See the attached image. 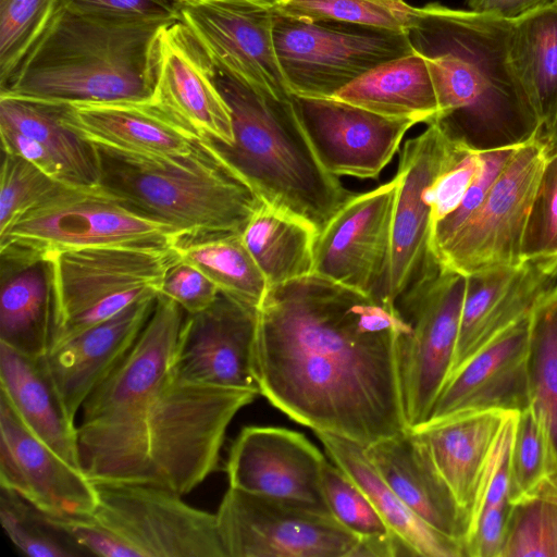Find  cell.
<instances>
[{
	"label": "cell",
	"instance_id": "6da1fadb",
	"mask_svg": "<svg viewBox=\"0 0 557 557\" xmlns=\"http://www.w3.org/2000/svg\"><path fill=\"white\" fill-rule=\"evenodd\" d=\"M396 307L315 273L269 287L257 310L259 393L293 421L367 447L408 429Z\"/></svg>",
	"mask_w": 557,
	"mask_h": 557
},
{
	"label": "cell",
	"instance_id": "7a4b0ae2",
	"mask_svg": "<svg viewBox=\"0 0 557 557\" xmlns=\"http://www.w3.org/2000/svg\"><path fill=\"white\" fill-rule=\"evenodd\" d=\"M185 317L159 295L129 352L84 401L78 455L92 482L154 485L183 496L218 469L228 425L259 393L177 374Z\"/></svg>",
	"mask_w": 557,
	"mask_h": 557
},
{
	"label": "cell",
	"instance_id": "3957f363",
	"mask_svg": "<svg viewBox=\"0 0 557 557\" xmlns=\"http://www.w3.org/2000/svg\"><path fill=\"white\" fill-rule=\"evenodd\" d=\"M512 25L513 18L432 2L417 8L407 30L434 85L433 123L468 150L517 148L543 134L511 60Z\"/></svg>",
	"mask_w": 557,
	"mask_h": 557
},
{
	"label": "cell",
	"instance_id": "277c9868",
	"mask_svg": "<svg viewBox=\"0 0 557 557\" xmlns=\"http://www.w3.org/2000/svg\"><path fill=\"white\" fill-rule=\"evenodd\" d=\"M169 20H121L57 7L0 95L54 104L152 102Z\"/></svg>",
	"mask_w": 557,
	"mask_h": 557
},
{
	"label": "cell",
	"instance_id": "5b68a950",
	"mask_svg": "<svg viewBox=\"0 0 557 557\" xmlns=\"http://www.w3.org/2000/svg\"><path fill=\"white\" fill-rule=\"evenodd\" d=\"M234 141L201 137L203 145L243 177L264 203L298 218L317 234L352 196L320 163L288 98L251 86L216 69Z\"/></svg>",
	"mask_w": 557,
	"mask_h": 557
},
{
	"label": "cell",
	"instance_id": "8992f818",
	"mask_svg": "<svg viewBox=\"0 0 557 557\" xmlns=\"http://www.w3.org/2000/svg\"><path fill=\"white\" fill-rule=\"evenodd\" d=\"M95 146L100 168L99 189L171 225L181 238L242 235L264 203L203 143L199 152L177 158L146 157Z\"/></svg>",
	"mask_w": 557,
	"mask_h": 557
},
{
	"label": "cell",
	"instance_id": "52a82bcc",
	"mask_svg": "<svg viewBox=\"0 0 557 557\" xmlns=\"http://www.w3.org/2000/svg\"><path fill=\"white\" fill-rule=\"evenodd\" d=\"M97 506L81 518L47 520L87 555L102 557H226L215 513L186 504L170 490L94 482Z\"/></svg>",
	"mask_w": 557,
	"mask_h": 557
},
{
	"label": "cell",
	"instance_id": "ba28073f",
	"mask_svg": "<svg viewBox=\"0 0 557 557\" xmlns=\"http://www.w3.org/2000/svg\"><path fill=\"white\" fill-rule=\"evenodd\" d=\"M44 259L54 295L50 349L140 299L159 296L178 256L175 248L92 247L50 252Z\"/></svg>",
	"mask_w": 557,
	"mask_h": 557
},
{
	"label": "cell",
	"instance_id": "9c48e42d",
	"mask_svg": "<svg viewBox=\"0 0 557 557\" xmlns=\"http://www.w3.org/2000/svg\"><path fill=\"white\" fill-rule=\"evenodd\" d=\"M467 276L432 255L396 300L409 325L399 343V376L407 425L430 416L454 362Z\"/></svg>",
	"mask_w": 557,
	"mask_h": 557
},
{
	"label": "cell",
	"instance_id": "30bf717a",
	"mask_svg": "<svg viewBox=\"0 0 557 557\" xmlns=\"http://www.w3.org/2000/svg\"><path fill=\"white\" fill-rule=\"evenodd\" d=\"M180 238L171 225L100 189L62 185L0 233V250L44 258L50 252L92 247L173 249Z\"/></svg>",
	"mask_w": 557,
	"mask_h": 557
},
{
	"label": "cell",
	"instance_id": "8fae6325",
	"mask_svg": "<svg viewBox=\"0 0 557 557\" xmlns=\"http://www.w3.org/2000/svg\"><path fill=\"white\" fill-rule=\"evenodd\" d=\"M273 40L290 94L305 97H333L373 67L413 52L407 32L276 11Z\"/></svg>",
	"mask_w": 557,
	"mask_h": 557
},
{
	"label": "cell",
	"instance_id": "7c38bea8",
	"mask_svg": "<svg viewBox=\"0 0 557 557\" xmlns=\"http://www.w3.org/2000/svg\"><path fill=\"white\" fill-rule=\"evenodd\" d=\"M215 522L226 557H356L359 545L327 511L230 486Z\"/></svg>",
	"mask_w": 557,
	"mask_h": 557
},
{
	"label": "cell",
	"instance_id": "4fadbf2b",
	"mask_svg": "<svg viewBox=\"0 0 557 557\" xmlns=\"http://www.w3.org/2000/svg\"><path fill=\"white\" fill-rule=\"evenodd\" d=\"M548 152L542 136L518 147L475 213L434 257L466 276L519 265L527 221Z\"/></svg>",
	"mask_w": 557,
	"mask_h": 557
},
{
	"label": "cell",
	"instance_id": "5bb4252c",
	"mask_svg": "<svg viewBox=\"0 0 557 557\" xmlns=\"http://www.w3.org/2000/svg\"><path fill=\"white\" fill-rule=\"evenodd\" d=\"M180 20L214 66L276 96H292L273 40V0H200L178 4Z\"/></svg>",
	"mask_w": 557,
	"mask_h": 557
},
{
	"label": "cell",
	"instance_id": "9a60e30c",
	"mask_svg": "<svg viewBox=\"0 0 557 557\" xmlns=\"http://www.w3.org/2000/svg\"><path fill=\"white\" fill-rule=\"evenodd\" d=\"M461 148L437 124L430 123L418 136L406 140L399 151L391 260L379 295L386 305L396 307L397 298L432 256L426 191Z\"/></svg>",
	"mask_w": 557,
	"mask_h": 557
},
{
	"label": "cell",
	"instance_id": "2e32d148",
	"mask_svg": "<svg viewBox=\"0 0 557 557\" xmlns=\"http://www.w3.org/2000/svg\"><path fill=\"white\" fill-rule=\"evenodd\" d=\"M397 181L352 195L317 234L313 273L379 298L391 260Z\"/></svg>",
	"mask_w": 557,
	"mask_h": 557
},
{
	"label": "cell",
	"instance_id": "e0dca14e",
	"mask_svg": "<svg viewBox=\"0 0 557 557\" xmlns=\"http://www.w3.org/2000/svg\"><path fill=\"white\" fill-rule=\"evenodd\" d=\"M292 102L320 163L337 177L377 178L398 152L406 133L418 124L334 97L292 94Z\"/></svg>",
	"mask_w": 557,
	"mask_h": 557
},
{
	"label": "cell",
	"instance_id": "ac0fdd59",
	"mask_svg": "<svg viewBox=\"0 0 557 557\" xmlns=\"http://www.w3.org/2000/svg\"><path fill=\"white\" fill-rule=\"evenodd\" d=\"M0 487L53 518H81L97 506L95 483L22 422L0 393Z\"/></svg>",
	"mask_w": 557,
	"mask_h": 557
},
{
	"label": "cell",
	"instance_id": "d6986e66",
	"mask_svg": "<svg viewBox=\"0 0 557 557\" xmlns=\"http://www.w3.org/2000/svg\"><path fill=\"white\" fill-rule=\"evenodd\" d=\"M326 459L304 434L277 426H246L232 443L228 486L329 511L321 488Z\"/></svg>",
	"mask_w": 557,
	"mask_h": 557
},
{
	"label": "cell",
	"instance_id": "ffe728a7",
	"mask_svg": "<svg viewBox=\"0 0 557 557\" xmlns=\"http://www.w3.org/2000/svg\"><path fill=\"white\" fill-rule=\"evenodd\" d=\"M256 325L257 310L220 292L205 310L186 313L174 354L177 374L194 384L259 393L252 369Z\"/></svg>",
	"mask_w": 557,
	"mask_h": 557
},
{
	"label": "cell",
	"instance_id": "44dd1931",
	"mask_svg": "<svg viewBox=\"0 0 557 557\" xmlns=\"http://www.w3.org/2000/svg\"><path fill=\"white\" fill-rule=\"evenodd\" d=\"M215 75L213 62L181 20L161 30L152 102L201 137L231 145V111Z\"/></svg>",
	"mask_w": 557,
	"mask_h": 557
},
{
	"label": "cell",
	"instance_id": "7402d4cb",
	"mask_svg": "<svg viewBox=\"0 0 557 557\" xmlns=\"http://www.w3.org/2000/svg\"><path fill=\"white\" fill-rule=\"evenodd\" d=\"M64 108L65 104L0 95L3 151L26 159L63 185L97 190V148L65 124Z\"/></svg>",
	"mask_w": 557,
	"mask_h": 557
},
{
	"label": "cell",
	"instance_id": "603a6c76",
	"mask_svg": "<svg viewBox=\"0 0 557 557\" xmlns=\"http://www.w3.org/2000/svg\"><path fill=\"white\" fill-rule=\"evenodd\" d=\"M557 286V257L522 261L467 276L450 374L494 338L529 317ZM449 374V375H450Z\"/></svg>",
	"mask_w": 557,
	"mask_h": 557
},
{
	"label": "cell",
	"instance_id": "cb8c5ba5",
	"mask_svg": "<svg viewBox=\"0 0 557 557\" xmlns=\"http://www.w3.org/2000/svg\"><path fill=\"white\" fill-rule=\"evenodd\" d=\"M529 333L530 315L463 362L448 376L425 422L465 411L519 412L530 407Z\"/></svg>",
	"mask_w": 557,
	"mask_h": 557
},
{
	"label": "cell",
	"instance_id": "d4e9b609",
	"mask_svg": "<svg viewBox=\"0 0 557 557\" xmlns=\"http://www.w3.org/2000/svg\"><path fill=\"white\" fill-rule=\"evenodd\" d=\"M157 297L140 299L114 317L51 347L44 362L71 419L129 352Z\"/></svg>",
	"mask_w": 557,
	"mask_h": 557
},
{
	"label": "cell",
	"instance_id": "484cf974",
	"mask_svg": "<svg viewBox=\"0 0 557 557\" xmlns=\"http://www.w3.org/2000/svg\"><path fill=\"white\" fill-rule=\"evenodd\" d=\"M364 451L383 480L413 513L465 546L469 515L458 504L414 430L408 428L382 438L364 447Z\"/></svg>",
	"mask_w": 557,
	"mask_h": 557
},
{
	"label": "cell",
	"instance_id": "4316f807",
	"mask_svg": "<svg viewBox=\"0 0 557 557\" xmlns=\"http://www.w3.org/2000/svg\"><path fill=\"white\" fill-rule=\"evenodd\" d=\"M63 121L88 141L146 157H187L201 136L154 102L65 104Z\"/></svg>",
	"mask_w": 557,
	"mask_h": 557
},
{
	"label": "cell",
	"instance_id": "83f0119b",
	"mask_svg": "<svg viewBox=\"0 0 557 557\" xmlns=\"http://www.w3.org/2000/svg\"><path fill=\"white\" fill-rule=\"evenodd\" d=\"M509 412L472 410L416 429L458 504L470 515Z\"/></svg>",
	"mask_w": 557,
	"mask_h": 557
},
{
	"label": "cell",
	"instance_id": "f1b7e54d",
	"mask_svg": "<svg viewBox=\"0 0 557 557\" xmlns=\"http://www.w3.org/2000/svg\"><path fill=\"white\" fill-rule=\"evenodd\" d=\"M0 255V343L33 358L44 357L54 331L49 263L21 251Z\"/></svg>",
	"mask_w": 557,
	"mask_h": 557
},
{
	"label": "cell",
	"instance_id": "f546056e",
	"mask_svg": "<svg viewBox=\"0 0 557 557\" xmlns=\"http://www.w3.org/2000/svg\"><path fill=\"white\" fill-rule=\"evenodd\" d=\"M0 393L34 435L81 469L77 425L67 414L42 357L33 358L0 343Z\"/></svg>",
	"mask_w": 557,
	"mask_h": 557
},
{
	"label": "cell",
	"instance_id": "4dcf8cb0",
	"mask_svg": "<svg viewBox=\"0 0 557 557\" xmlns=\"http://www.w3.org/2000/svg\"><path fill=\"white\" fill-rule=\"evenodd\" d=\"M314 434L330 459L367 494L411 556L467 557L462 543L434 530L406 506L373 467L362 445L329 432Z\"/></svg>",
	"mask_w": 557,
	"mask_h": 557
},
{
	"label": "cell",
	"instance_id": "1f68e13d",
	"mask_svg": "<svg viewBox=\"0 0 557 557\" xmlns=\"http://www.w3.org/2000/svg\"><path fill=\"white\" fill-rule=\"evenodd\" d=\"M333 97L384 116L426 125L440 112L426 61L416 51L373 67Z\"/></svg>",
	"mask_w": 557,
	"mask_h": 557
},
{
	"label": "cell",
	"instance_id": "d6a6232c",
	"mask_svg": "<svg viewBox=\"0 0 557 557\" xmlns=\"http://www.w3.org/2000/svg\"><path fill=\"white\" fill-rule=\"evenodd\" d=\"M510 54L545 134L557 113L556 3H547L513 18Z\"/></svg>",
	"mask_w": 557,
	"mask_h": 557
},
{
	"label": "cell",
	"instance_id": "836d02e7",
	"mask_svg": "<svg viewBox=\"0 0 557 557\" xmlns=\"http://www.w3.org/2000/svg\"><path fill=\"white\" fill-rule=\"evenodd\" d=\"M240 236L269 287L313 273L317 232L298 218L263 203Z\"/></svg>",
	"mask_w": 557,
	"mask_h": 557
},
{
	"label": "cell",
	"instance_id": "e575fe53",
	"mask_svg": "<svg viewBox=\"0 0 557 557\" xmlns=\"http://www.w3.org/2000/svg\"><path fill=\"white\" fill-rule=\"evenodd\" d=\"M174 248L181 260L201 271L221 293L260 308L269 285L240 235L180 238Z\"/></svg>",
	"mask_w": 557,
	"mask_h": 557
},
{
	"label": "cell",
	"instance_id": "d590c367",
	"mask_svg": "<svg viewBox=\"0 0 557 557\" xmlns=\"http://www.w3.org/2000/svg\"><path fill=\"white\" fill-rule=\"evenodd\" d=\"M321 488L330 513L359 539L356 557L411 556L367 494L334 462L325 461Z\"/></svg>",
	"mask_w": 557,
	"mask_h": 557
},
{
	"label": "cell",
	"instance_id": "8d00e7d4",
	"mask_svg": "<svg viewBox=\"0 0 557 557\" xmlns=\"http://www.w3.org/2000/svg\"><path fill=\"white\" fill-rule=\"evenodd\" d=\"M528 376L531 407L544 420L557 450V286L530 313Z\"/></svg>",
	"mask_w": 557,
	"mask_h": 557
},
{
	"label": "cell",
	"instance_id": "74e56055",
	"mask_svg": "<svg viewBox=\"0 0 557 557\" xmlns=\"http://www.w3.org/2000/svg\"><path fill=\"white\" fill-rule=\"evenodd\" d=\"M500 557H557V473L511 503Z\"/></svg>",
	"mask_w": 557,
	"mask_h": 557
},
{
	"label": "cell",
	"instance_id": "f35d334b",
	"mask_svg": "<svg viewBox=\"0 0 557 557\" xmlns=\"http://www.w3.org/2000/svg\"><path fill=\"white\" fill-rule=\"evenodd\" d=\"M510 502L557 473V450L540 414L530 406L516 412L509 453Z\"/></svg>",
	"mask_w": 557,
	"mask_h": 557
},
{
	"label": "cell",
	"instance_id": "ab89813d",
	"mask_svg": "<svg viewBox=\"0 0 557 557\" xmlns=\"http://www.w3.org/2000/svg\"><path fill=\"white\" fill-rule=\"evenodd\" d=\"M275 11L307 21L362 24L407 32L417 8L387 0H273Z\"/></svg>",
	"mask_w": 557,
	"mask_h": 557
},
{
	"label": "cell",
	"instance_id": "60d3db41",
	"mask_svg": "<svg viewBox=\"0 0 557 557\" xmlns=\"http://www.w3.org/2000/svg\"><path fill=\"white\" fill-rule=\"evenodd\" d=\"M0 521L13 545L29 557L87 555L18 494L0 487Z\"/></svg>",
	"mask_w": 557,
	"mask_h": 557
},
{
	"label": "cell",
	"instance_id": "b9f144b4",
	"mask_svg": "<svg viewBox=\"0 0 557 557\" xmlns=\"http://www.w3.org/2000/svg\"><path fill=\"white\" fill-rule=\"evenodd\" d=\"M57 0H0V88L48 26Z\"/></svg>",
	"mask_w": 557,
	"mask_h": 557
},
{
	"label": "cell",
	"instance_id": "7bdbcfd3",
	"mask_svg": "<svg viewBox=\"0 0 557 557\" xmlns=\"http://www.w3.org/2000/svg\"><path fill=\"white\" fill-rule=\"evenodd\" d=\"M63 184L32 162L3 151L0 186V233L24 212L55 194Z\"/></svg>",
	"mask_w": 557,
	"mask_h": 557
},
{
	"label": "cell",
	"instance_id": "ee69618b",
	"mask_svg": "<svg viewBox=\"0 0 557 557\" xmlns=\"http://www.w3.org/2000/svg\"><path fill=\"white\" fill-rule=\"evenodd\" d=\"M557 257V147L549 149L535 190L521 259Z\"/></svg>",
	"mask_w": 557,
	"mask_h": 557
},
{
	"label": "cell",
	"instance_id": "f6af8a7d",
	"mask_svg": "<svg viewBox=\"0 0 557 557\" xmlns=\"http://www.w3.org/2000/svg\"><path fill=\"white\" fill-rule=\"evenodd\" d=\"M517 148L481 152V170L461 201L449 214L431 227L430 250L432 253L442 248L475 213Z\"/></svg>",
	"mask_w": 557,
	"mask_h": 557
},
{
	"label": "cell",
	"instance_id": "bcb514c9",
	"mask_svg": "<svg viewBox=\"0 0 557 557\" xmlns=\"http://www.w3.org/2000/svg\"><path fill=\"white\" fill-rule=\"evenodd\" d=\"M482 166V154L461 148L455 160L426 191L432 225L449 214L461 201ZM432 227V226H431Z\"/></svg>",
	"mask_w": 557,
	"mask_h": 557
},
{
	"label": "cell",
	"instance_id": "7dc6e473",
	"mask_svg": "<svg viewBox=\"0 0 557 557\" xmlns=\"http://www.w3.org/2000/svg\"><path fill=\"white\" fill-rule=\"evenodd\" d=\"M220 290L201 271L180 258L168 269L160 295L170 298L188 314L208 308Z\"/></svg>",
	"mask_w": 557,
	"mask_h": 557
},
{
	"label": "cell",
	"instance_id": "c3c4849f",
	"mask_svg": "<svg viewBox=\"0 0 557 557\" xmlns=\"http://www.w3.org/2000/svg\"><path fill=\"white\" fill-rule=\"evenodd\" d=\"M57 7L121 20H180L178 4L173 0H57Z\"/></svg>",
	"mask_w": 557,
	"mask_h": 557
},
{
	"label": "cell",
	"instance_id": "681fc988",
	"mask_svg": "<svg viewBox=\"0 0 557 557\" xmlns=\"http://www.w3.org/2000/svg\"><path fill=\"white\" fill-rule=\"evenodd\" d=\"M554 0H466L468 9L507 18L518 17Z\"/></svg>",
	"mask_w": 557,
	"mask_h": 557
},
{
	"label": "cell",
	"instance_id": "f907efd6",
	"mask_svg": "<svg viewBox=\"0 0 557 557\" xmlns=\"http://www.w3.org/2000/svg\"><path fill=\"white\" fill-rule=\"evenodd\" d=\"M542 137L549 146V149L557 147V113L552 127Z\"/></svg>",
	"mask_w": 557,
	"mask_h": 557
},
{
	"label": "cell",
	"instance_id": "816d5d0a",
	"mask_svg": "<svg viewBox=\"0 0 557 557\" xmlns=\"http://www.w3.org/2000/svg\"><path fill=\"white\" fill-rule=\"evenodd\" d=\"M173 1H175L177 4H182V3L196 2V1H200V0H173Z\"/></svg>",
	"mask_w": 557,
	"mask_h": 557
},
{
	"label": "cell",
	"instance_id": "f5cc1de1",
	"mask_svg": "<svg viewBox=\"0 0 557 557\" xmlns=\"http://www.w3.org/2000/svg\"><path fill=\"white\" fill-rule=\"evenodd\" d=\"M387 1H395V2H397V1H403V0H387Z\"/></svg>",
	"mask_w": 557,
	"mask_h": 557
},
{
	"label": "cell",
	"instance_id": "db71d44e",
	"mask_svg": "<svg viewBox=\"0 0 557 557\" xmlns=\"http://www.w3.org/2000/svg\"><path fill=\"white\" fill-rule=\"evenodd\" d=\"M553 2L557 4V0H554Z\"/></svg>",
	"mask_w": 557,
	"mask_h": 557
}]
</instances>
